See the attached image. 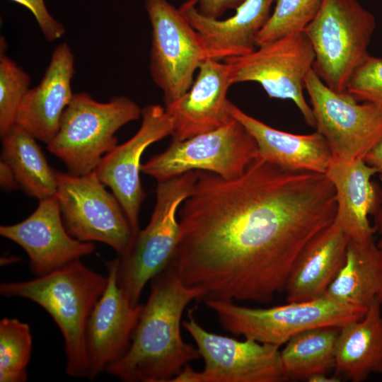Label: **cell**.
Masks as SVG:
<instances>
[{"label":"cell","mask_w":382,"mask_h":382,"mask_svg":"<svg viewBox=\"0 0 382 382\" xmlns=\"http://www.w3.org/2000/svg\"><path fill=\"white\" fill-rule=\"evenodd\" d=\"M336 211L334 187L323 173L287 170L260 156L234 179L197 170L178 212L168 265L202 291V300L269 303Z\"/></svg>","instance_id":"cell-1"},{"label":"cell","mask_w":382,"mask_h":382,"mask_svg":"<svg viewBox=\"0 0 382 382\" xmlns=\"http://www.w3.org/2000/svg\"><path fill=\"white\" fill-rule=\"evenodd\" d=\"M150 282L129 347L106 370L122 381L171 382L200 357L197 347L184 341L180 324L185 308L202 299V291L185 285L169 265Z\"/></svg>","instance_id":"cell-2"},{"label":"cell","mask_w":382,"mask_h":382,"mask_svg":"<svg viewBox=\"0 0 382 382\" xmlns=\"http://www.w3.org/2000/svg\"><path fill=\"white\" fill-rule=\"evenodd\" d=\"M107 283L108 276L76 260L30 280L1 282L0 294L26 299L42 307L55 322L64 338L66 374L87 378V322Z\"/></svg>","instance_id":"cell-3"},{"label":"cell","mask_w":382,"mask_h":382,"mask_svg":"<svg viewBox=\"0 0 382 382\" xmlns=\"http://www.w3.org/2000/svg\"><path fill=\"white\" fill-rule=\"evenodd\" d=\"M141 116L140 107L126 96L100 103L87 93H74L47 149L63 162L69 173L86 175L116 147L117 130Z\"/></svg>","instance_id":"cell-4"},{"label":"cell","mask_w":382,"mask_h":382,"mask_svg":"<svg viewBox=\"0 0 382 382\" xmlns=\"http://www.w3.org/2000/svg\"><path fill=\"white\" fill-rule=\"evenodd\" d=\"M374 15L357 0H322L303 30L315 54L313 70L328 87L347 91L355 71L370 56Z\"/></svg>","instance_id":"cell-5"},{"label":"cell","mask_w":382,"mask_h":382,"mask_svg":"<svg viewBox=\"0 0 382 382\" xmlns=\"http://www.w3.org/2000/svg\"><path fill=\"white\" fill-rule=\"evenodd\" d=\"M197 170L158 182L156 203L147 226L134 236L127 252L119 256L117 281L133 306L146 284L169 264L179 233L178 212L193 192Z\"/></svg>","instance_id":"cell-6"},{"label":"cell","mask_w":382,"mask_h":382,"mask_svg":"<svg viewBox=\"0 0 382 382\" xmlns=\"http://www.w3.org/2000/svg\"><path fill=\"white\" fill-rule=\"evenodd\" d=\"M221 327L236 336L280 347L310 329L342 327L361 318L366 308L337 302L325 295L271 308H249L233 301L206 300Z\"/></svg>","instance_id":"cell-7"},{"label":"cell","mask_w":382,"mask_h":382,"mask_svg":"<svg viewBox=\"0 0 382 382\" xmlns=\"http://www.w3.org/2000/svg\"><path fill=\"white\" fill-rule=\"evenodd\" d=\"M260 157L250 133L234 118L228 124L189 139L172 140L163 152L141 165V171L162 182L191 170L214 173L226 179L242 175Z\"/></svg>","instance_id":"cell-8"},{"label":"cell","mask_w":382,"mask_h":382,"mask_svg":"<svg viewBox=\"0 0 382 382\" xmlns=\"http://www.w3.org/2000/svg\"><path fill=\"white\" fill-rule=\"evenodd\" d=\"M183 327L204 361L201 371L188 364L171 382H284L289 381L281 351L250 339L241 341L207 331L189 311Z\"/></svg>","instance_id":"cell-9"},{"label":"cell","mask_w":382,"mask_h":382,"mask_svg":"<svg viewBox=\"0 0 382 382\" xmlns=\"http://www.w3.org/2000/svg\"><path fill=\"white\" fill-rule=\"evenodd\" d=\"M58 200L67 232L83 242H100L124 255L134 238L132 226L117 198L96 170L83 175L57 172Z\"/></svg>","instance_id":"cell-10"},{"label":"cell","mask_w":382,"mask_h":382,"mask_svg":"<svg viewBox=\"0 0 382 382\" xmlns=\"http://www.w3.org/2000/svg\"><path fill=\"white\" fill-rule=\"evenodd\" d=\"M315 54L302 32L294 33L253 52L224 60L230 68L232 83H260L269 97L292 100L305 122L312 127L316 122L311 107L303 96L305 79L313 69Z\"/></svg>","instance_id":"cell-11"},{"label":"cell","mask_w":382,"mask_h":382,"mask_svg":"<svg viewBox=\"0 0 382 382\" xmlns=\"http://www.w3.org/2000/svg\"><path fill=\"white\" fill-rule=\"evenodd\" d=\"M151 26L149 71L165 106L183 96L207 53L199 34L168 0H145Z\"/></svg>","instance_id":"cell-12"},{"label":"cell","mask_w":382,"mask_h":382,"mask_svg":"<svg viewBox=\"0 0 382 382\" xmlns=\"http://www.w3.org/2000/svg\"><path fill=\"white\" fill-rule=\"evenodd\" d=\"M316 132L328 142L332 158L345 161L364 158L382 137V109L359 103L348 92H337L311 69L305 79Z\"/></svg>","instance_id":"cell-13"},{"label":"cell","mask_w":382,"mask_h":382,"mask_svg":"<svg viewBox=\"0 0 382 382\" xmlns=\"http://www.w3.org/2000/svg\"><path fill=\"white\" fill-rule=\"evenodd\" d=\"M141 124L129 140L107 154L96 170L99 180L108 187L120 204L134 233L139 229V213L146 197L140 171L146 149L173 132V122L165 107L149 105L141 109Z\"/></svg>","instance_id":"cell-14"},{"label":"cell","mask_w":382,"mask_h":382,"mask_svg":"<svg viewBox=\"0 0 382 382\" xmlns=\"http://www.w3.org/2000/svg\"><path fill=\"white\" fill-rule=\"evenodd\" d=\"M120 257L105 261L108 283L88 318L86 345L87 378L95 379L127 352L143 305L133 306L117 281Z\"/></svg>","instance_id":"cell-15"},{"label":"cell","mask_w":382,"mask_h":382,"mask_svg":"<svg viewBox=\"0 0 382 382\" xmlns=\"http://www.w3.org/2000/svg\"><path fill=\"white\" fill-rule=\"evenodd\" d=\"M0 234L25 250L36 277L81 260L95 250L93 242L79 241L67 232L56 195L39 201L36 209L23 221L1 226Z\"/></svg>","instance_id":"cell-16"},{"label":"cell","mask_w":382,"mask_h":382,"mask_svg":"<svg viewBox=\"0 0 382 382\" xmlns=\"http://www.w3.org/2000/svg\"><path fill=\"white\" fill-rule=\"evenodd\" d=\"M232 84L226 62L204 59L190 89L165 106L173 122L172 140H185L230 122L233 118L229 112L227 92Z\"/></svg>","instance_id":"cell-17"},{"label":"cell","mask_w":382,"mask_h":382,"mask_svg":"<svg viewBox=\"0 0 382 382\" xmlns=\"http://www.w3.org/2000/svg\"><path fill=\"white\" fill-rule=\"evenodd\" d=\"M74 71V56L69 46L66 42L57 45L42 80L25 94L16 123L37 140L50 142L73 98Z\"/></svg>","instance_id":"cell-18"},{"label":"cell","mask_w":382,"mask_h":382,"mask_svg":"<svg viewBox=\"0 0 382 382\" xmlns=\"http://www.w3.org/2000/svg\"><path fill=\"white\" fill-rule=\"evenodd\" d=\"M275 1L244 0L236 13L225 20L202 16L196 0L185 1L179 9L201 36L207 59L222 61L256 50V36L269 19Z\"/></svg>","instance_id":"cell-19"},{"label":"cell","mask_w":382,"mask_h":382,"mask_svg":"<svg viewBox=\"0 0 382 382\" xmlns=\"http://www.w3.org/2000/svg\"><path fill=\"white\" fill-rule=\"evenodd\" d=\"M376 170L363 159L345 161L332 158L325 175L332 183L337 202L335 220L350 239L374 238L376 231L369 216L378 209L380 196L371 181Z\"/></svg>","instance_id":"cell-20"},{"label":"cell","mask_w":382,"mask_h":382,"mask_svg":"<svg viewBox=\"0 0 382 382\" xmlns=\"http://www.w3.org/2000/svg\"><path fill=\"white\" fill-rule=\"evenodd\" d=\"M349 241L335 219L313 237L296 257L286 279L284 291L288 302L325 295L344 262Z\"/></svg>","instance_id":"cell-21"},{"label":"cell","mask_w":382,"mask_h":382,"mask_svg":"<svg viewBox=\"0 0 382 382\" xmlns=\"http://www.w3.org/2000/svg\"><path fill=\"white\" fill-rule=\"evenodd\" d=\"M233 118L255 139L260 156L287 170L325 174L332 154L325 138L318 132L294 134L273 128L230 103Z\"/></svg>","instance_id":"cell-22"},{"label":"cell","mask_w":382,"mask_h":382,"mask_svg":"<svg viewBox=\"0 0 382 382\" xmlns=\"http://www.w3.org/2000/svg\"><path fill=\"white\" fill-rule=\"evenodd\" d=\"M325 296L351 306L382 305V253L374 238H349L344 262Z\"/></svg>","instance_id":"cell-23"},{"label":"cell","mask_w":382,"mask_h":382,"mask_svg":"<svg viewBox=\"0 0 382 382\" xmlns=\"http://www.w3.org/2000/svg\"><path fill=\"white\" fill-rule=\"evenodd\" d=\"M334 370L352 382L382 374L381 305L371 306L361 318L340 327Z\"/></svg>","instance_id":"cell-24"},{"label":"cell","mask_w":382,"mask_h":382,"mask_svg":"<svg viewBox=\"0 0 382 382\" xmlns=\"http://www.w3.org/2000/svg\"><path fill=\"white\" fill-rule=\"evenodd\" d=\"M1 139V160L13 170L18 188L39 201L54 197L57 171L49 165L37 139L17 124Z\"/></svg>","instance_id":"cell-25"},{"label":"cell","mask_w":382,"mask_h":382,"mask_svg":"<svg viewBox=\"0 0 382 382\" xmlns=\"http://www.w3.org/2000/svg\"><path fill=\"white\" fill-rule=\"evenodd\" d=\"M340 330L337 326L315 328L291 338L281 350L289 381H308L313 375L335 369Z\"/></svg>","instance_id":"cell-26"},{"label":"cell","mask_w":382,"mask_h":382,"mask_svg":"<svg viewBox=\"0 0 382 382\" xmlns=\"http://www.w3.org/2000/svg\"><path fill=\"white\" fill-rule=\"evenodd\" d=\"M33 337L30 326L15 318L0 320V382H25Z\"/></svg>","instance_id":"cell-27"},{"label":"cell","mask_w":382,"mask_h":382,"mask_svg":"<svg viewBox=\"0 0 382 382\" xmlns=\"http://www.w3.org/2000/svg\"><path fill=\"white\" fill-rule=\"evenodd\" d=\"M275 3L273 12L256 36L257 47L303 31L318 11L322 0H276Z\"/></svg>","instance_id":"cell-28"},{"label":"cell","mask_w":382,"mask_h":382,"mask_svg":"<svg viewBox=\"0 0 382 382\" xmlns=\"http://www.w3.org/2000/svg\"><path fill=\"white\" fill-rule=\"evenodd\" d=\"M0 54V136L3 137L16 124L21 103L29 90L30 76L5 54V42Z\"/></svg>","instance_id":"cell-29"},{"label":"cell","mask_w":382,"mask_h":382,"mask_svg":"<svg viewBox=\"0 0 382 382\" xmlns=\"http://www.w3.org/2000/svg\"><path fill=\"white\" fill-rule=\"evenodd\" d=\"M347 92L382 109V58L369 56L350 79Z\"/></svg>","instance_id":"cell-30"},{"label":"cell","mask_w":382,"mask_h":382,"mask_svg":"<svg viewBox=\"0 0 382 382\" xmlns=\"http://www.w3.org/2000/svg\"><path fill=\"white\" fill-rule=\"evenodd\" d=\"M27 8L34 16L43 35L49 42L57 40L65 33L64 25L48 11L44 0H11Z\"/></svg>","instance_id":"cell-31"},{"label":"cell","mask_w":382,"mask_h":382,"mask_svg":"<svg viewBox=\"0 0 382 382\" xmlns=\"http://www.w3.org/2000/svg\"><path fill=\"white\" fill-rule=\"evenodd\" d=\"M199 12L204 16L219 18L228 9H236L244 0H196Z\"/></svg>","instance_id":"cell-32"},{"label":"cell","mask_w":382,"mask_h":382,"mask_svg":"<svg viewBox=\"0 0 382 382\" xmlns=\"http://www.w3.org/2000/svg\"><path fill=\"white\" fill-rule=\"evenodd\" d=\"M364 161L376 170L382 183V137L365 156Z\"/></svg>","instance_id":"cell-33"},{"label":"cell","mask_w":382,"mask_h":382,"mask_svg":"<svg viewBox=\"0 0 382 382\" xmlns=\"http://www.w3.org/2000/svg\"><path fill=\"white\" fill-rule=\"evenodd\" d=\"M0 185L2 190L9 191L18 188L13 170L4 161H0Z\"/></svg>","instance_id":"cell-34"},{"label":"cell","mask_w":382,"mask_h":382,"mask_svg":"<svg viewBox=\"0 0 382 382\" xmlns=\"http://www.w3.org/2000/svg\"><path fill=\"white\" fill-rule=\"evenodd\" d=\"M308 381L309 382H339L340 377L335 375L330 376L329 374H318L311 376Z\"/></svg>","instance_id":"cell-35"},{"label":"cell","mask_w":382,"mask_h":382,"mask_svg":"<svg viewBox=\"0 0 382 382\" xmlns=\"http://www.w3.org/2000/svg\"><path fill=\"white\" fill-rule=\"evenodd\" d=\"M375 216V228L377 231L382 234V207H380Z\"/></svg>","instance_id":"cell-36"},{"label":"cell","mask_w":382,"mask_h":382,"mask_svg":"<svg viewBox=\"0 0 382 382\" xmlns=\"http://www.w3.org/2000/svg\"><path fill=\"white\" fill-rule=\"evenodd\" d=\"M18 258L16 257H3L1 259V265H8L10 263V262H15L16 260H17Z\"/></svg>","instance_id":"cell-37"},{"label":"cell","mask_w":382,"mask_h":382,"mask_svg":"<svg viewBox=\"0 0 382 382\" xmlns=\"http://www.w3.org/2000/svg\"><path fill=\"white\" fill-rule=\"evenodd\" d=\"M377 245H378V248L380 249V250L382 253V238L377 243Z\"/></svg>","instance_id":"cell-38"}]
</instances>
